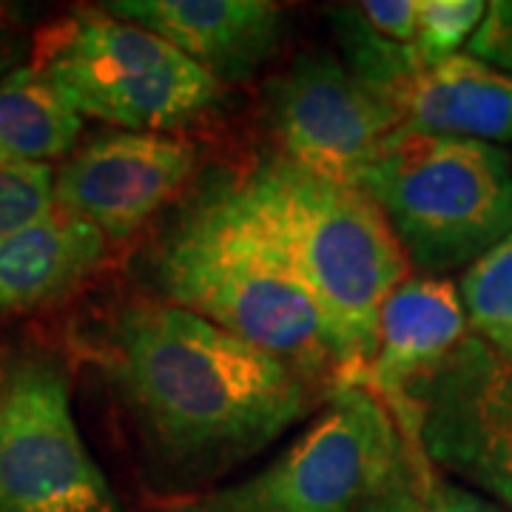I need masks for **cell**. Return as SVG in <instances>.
Masks as SVG:
<instances>
[{
    "instance_id": "8fae6325",
    "label": "cell",
    "mask_w": 512,
    "mask_h": 512,
    "mask_svg": "<svg viewBox=\"0 0 512 512\" xmlns=\"http://www.w3.org/2000/svg\"><path fill=\"white\" fill-rule=\"evenodd\" d=\"M103 9L168 40L220 83L254 77L288 29L285 9L268 0H114Z\"/></svg>"
},
{
    "instance_id": "52a82bcc",
    "label": "cell",
    "mask_w": 512,
    "mask_h": 512,
    "mask_svg": "<svg viewBox=\"0 0 512 512\" xmlns=\"http://www.w3.org/2000/svg\"><path fill=\"white\" fill-rule=\"evenodd\" d=\"M0 512H123L74 419L66 362L0 353Z\"/></svg>"
},
{
    "instance_id": "44dd1931",
    "label": "cell",
    "mask_w": 512,
    "mask_h": 512,
    "mask_svg": "<svg viewBox=\"0 0 512 512\" xmlns=\"http://www.w3.org/2000/svg\"><path fill=\"white\" fill-rule=\"evenodd\" d=\"M464 55L476 57L493 66L495 72L512 77V0H493L478 23L476 35L470 37Z\"/></svg>"
},
{
    "instance_id": "7402d4cb",
    "label": "cell",
    "mask_w": 512,
    "mask_h": 512,
    "mask_svg": "<svg viewBox=\"0 0 512 512\" xmlns=\"http://www.w3.org/2000/svg\"><path fill=\"white\" fill-rule=\"evenodd\" d=\"M23 52H26V43H23V35L18 29L9 23V20L0 15V80L6 74H12L15 69H20L23 63Z\"/></svg>"
},
{
    "instance_id": "6da1fadb",
    "label": "cell",
    "mask_w": 512,
    "mask_h": 512,
    "mask_svg": "<svg viewBox=\"0 0 512 512\" xmlns=\"http://www.w3.org/2000/svg\"><path fill=\"white\" fill-rule=\"evenodd\" d=\"M92 356L157 501L214 490L333 393L197 313L148 296L111 311Z\"/></svg>"
},
{
    "instance_id": "9a60e30c",
    "label": "cell",
    "mask_w": 512,
    "mask_h": 512,
    "mask_svg": "<svg viewBox=\"0 0 512 512\" xmlns=\"http://www.w3.org/2000/svg\"><path fill=\"white\" fill-rule=\"evenodd\" d=\"M421 0H362L330 9L342 63L379 100L424 72L419 52Z\"/></svg>"
},
{
    "instance_id": "5bb4252c",
    "label": "cell",
    "mask_w": 512,
    "mask_h": 512,
    "mask_svg": "<svg viewBox=\"0 0 512 512\" xmlns=\"http://www.w3.org/2000/svg\"><path fill=\"white\" fill-rule=\"evenodd\" d=\"M399 126L481 140H512V77L470 55H456L402 83L384 100Z\"/></svg>"
},
{
    "instance_id": "d6986e66",
    "label": "cell",
    "mask_w": 512,
    "mask_h": 512,
    "mask_svg": "<svg viewBox=\"0 0 512 512\" xmlns=\"http://www.w3.org/2000/svg\"><path fill=\"white\" fill-rule=\"evenodd\" d=\"M55 165L0 163V237L55 211Z\"/></svg>"
},
{
    "instance_id": "ba28073f",
    "label": "cell",
    "mask_w": 512,
    "mask_h": 512,
    "mask_svg": "<svg viewBox=\"0 0 512 512\" xmlns=\"http://www.w3.org/2000/svg\"><path fill=\"white\" fill-rule=\"evenodd\" d=\"M384 402L413 427L441 473L484 490L512 512L510 362L470 333L407 399Z\"/></svg>"
},
{
    "instance_id": "3957f363",
    "label": "cell",
    "mask_w": 512,
    "mask_h": 512,
    "mask_svg": "<svg viewBox=\"0 0 512 512\" xmlns=\"http://www.w3.org/2000/svg\"><path fill=\"white\" fill-rule=\"evenodd\" d=\"M237 191L322 316L342 384H356L376 350L384 299L413 274L382 211L356 185L313 174L282 154L256 165Z\"/></svg>"
},
{
    "instance_id": "ffe728a7",
    "label": "cell",
    "mask_w": 512,
    "mask_h": 512,
    "mask_svg": "<svg viewBox=\"0 0 512 512\" xmlns=\"http://www.w3.org/2000/svg\"><path fill=\"white\" fill-rule=\"evenodd\" d=\"M487 12L484 0H421L419 52L424 66H439L470 43Z\"/></svg>"
},
{
    "instance_id": "7a4b0ae2",
    "label": "cell",
    "mask_w": 512,
    "mask_h": 512,
    "mask_svg": "<svg viewBox=\"0 0 512 512\" xmlns=\"http://www.w3.org/2000/svg\"><path fill=\"white\" fill-rule=\"evenodd\" d=\"M148 268L168 305L197 313L325 390L342 384L322 316L237 185L191 205Z\"/></svg>"
},
{
    "instance_id": "277c9868",
    "label": "cell",
    "mask_w": 512,
    "mask_h": 512,
    "mask_svg": "<svg viewBox=\"0 0 512 512\" xmlns=\"http://www.w3.org/2000/svg\"><path fill=\"white\" fill-rule=\"evenodd\" d=\"M413 274L450 276L512 234V160L504 148L393 128L356 177Z\"/></svg>"
},
{
    "instance_id": "5b68a950",
    "label": "cell",
    "mask_w": 512,
    "mask_h": 512,
    "mask_svg": "<svg viewBox=\"0 0 512 512\" xmlns=\"http://www.w3.org/2000/svg\"><path fill=\"white\" fill-rule=\"evenodd\" d=\"M32 66L83 120L123 131L177 134L220 103L222 83L128 20L74 9L35 37Z\"/></svg>"
},
{
    "instance_id": "2e32d148",
    "label": "cell",
    "mask_w": 512,
    "mask_h": 512,
    "mask_svg": "<svg viewBox=\"0 0 512 512\" xmlns=\"http://www.w3.org/2000/svg\"><path fill=\"white\" fill-rule=\"evenodd\" d=\"M80 137L83 117L32 63L0 80V163H63Z\"/></svg>"
},
{
    "instance_id": "ac0fdd59",
    "label": "cell",
    "mask_w": 512,
    "mask_h": 512,
    "mask_svg": "<svg viewBox=\"0 0 512 512\" xmlns=\"http://www.w3.org/2000/svg\"><path fill=\"white\" fill-rule=\"evenodd\" d=\"M456 285L470 333L512 365V234L461 271Z\"/></svg>"
},
{
    "instance_id": "8992f818",
    "label": "cell",
    "mask_w": 512,
    "mask_h": 512,
    "mask_svg": "<svg viewBox=\"0 0 512 512\" xmlns=\"http://www.w3.org/2000/svg\"><path fill=\"white\" fill-rule=\"evenodd\" d=\"M407 447V430L365 384H339L262 470L160 512H356Z\"/></svg>"
},
{
    "instance_id": "e0dca14e",
    "label": "cell",
    "mask_w": 512,
    "mask_h": 512,
    "mask_svg": "<svg viewBox=\"0 0 512 512\" xmlns=\"http://www.w3.org/2000/svg\"><path fill=\"white\" fill-rule=\"evenodd\" d=\"M402 421L407 430V447L382 478V484L367 495L356 512H507L484 495L461 487L458 481L441 473L439 467L424 456L413 427Z\"/></svg>"
},
{
    "instance_id": "9c48e42d",
    "label": "cell",
    "mask_w": 512,
    "mask_h": 512,
    "mask_svg": "<svg viewBox=\"0 0 512 512\" xmlns=\"http://www.w3.org/2000/svg\"><path fill=\"white\" fill-rule=\"evenodd\" d=\"M279 154L336 183H356L399 117L322 49L296 55L265 86Z\"/></svg>"
},
{
    "instance_id": "7c38bea8",
    "label": "cell",
    "mask_w": 512,
    "mask_h": 512,
    "mask_svg": "<svg viewBox=\"0 0 512 512\" xmlns=\"http://www.w3.org/2000/svg\"><path fill=\"white\" fill-rule=\"evenodd\" d=\"M470 336L467 313L450 276L410 274L384 299L376 350L359 382L382 399H407Z\"/></svg>"
},
{
    "instance_id": "4fadbf2b",
    "label": "cell",
    "mask_w": 512,
    "mask_h": 512,
    "mask_svg": "<svg viewBox=\"0 0 512 512\" xmlns=\"http://www.w3.org/2000/svg\"><path fill=\"white\" fill-rule=\"evenodd\" d=\"M109 239L55 208L29 228L0 237V319L52 308L92 279Z\"/></svg>"
},
{
    "instance_id": "30bf717a",
    "label": "cell",
    "mask_w": 512,
    "mask_h": 512,
    "mask_svg": "<svg viewBox=\"0 0 512 512\" xmlns=\"http://www.w3.org/2000/svg\"><path fill=\"white\" fill-rule=\"evenodd\" d=\"M194 165L197 151L180 134L106 128L55 168V205L123 242L180 194Z\"/></svg>"
}]
</instances>
